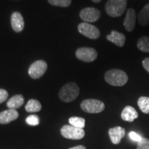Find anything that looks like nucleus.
<instances>
[{
    "label": "nucleus",
    "instance_id": "f257e3e1",
    "mask_svg": "<svg viewBox=\"0 0 149 149\" xmlns=\"http://www.w3.org/2000/svg\"><path fill=\"white\" fill-rule=\"evenodd\" d=\"M104 78L108 84L114 86H122L127 83L128 75L124 71L119 69H111L105 73Z\"/></svg>",
    "mask_w": 149,
    "mask_h": 149
},
{
    "label": "nucleus",
    "instance_id": "f03ea898",
    "mask_svg": "<svg viewBox=\"0 0 149 149\" xmlns=\"http://www.w3.org/2000/svg\"><path fill=\"white\" fill-rule=\"evenodd\" d=\"M127 0H108L105 9L107 13L113 17L122 16L125 12Z\"/></svg>",
    "mask_w": 149,
    "mask_h": 149
},
{
    "label": "nucleus",
    "instance_id": "7ed1b4c3",
    "mask_svg": "<svg viewBox=\"0 0 149 149\" xmlns=\"http://www.w3.org/2000/svg\"><path fill=\"white\" fill-rule=\"evenodd\" d=\"M79 94V88L75 83L64 85L59 92V97L64 102H70L75 100Z\"/></svg>",
    "mask_w": 149,
    "mask_h": 149
},
{
    "label": "nucleus",
    "instance_id": "20e7f679",
    "mask_svg": "<svg viewBox=\"0 0 149 149\" xmlns=\"http://www.w3.org/2000/svg\"><path fill=\"white\" fill-rule=\"evenodd\" d=\"M81 109L88 113H101L105 109L104 102L95 99L84 100L81 103Z\"/></svg>",
    "mask_w": 149,
    "mask_h": 149
},
{
    "label": "nucleus",
    "instance_id": "39448f33",
    "mask_svg": "<svg viewBox=\"0 0 149 149\" xmlns=\"http://www.w3.org/2000/svg\"><path fill=\"white\" fill-rule=\"evenodd\" d=\"M60 131L63 137L70 139H81L85 135V131L83 128L74 127L72 125L63 126Z\"/></svg>",
    "mask_w": 149,
    "mask_h": 149
},
{
    "label": "nucleus",
    "instance_id": "423d86ee",
    "mask_svg": "<svg viewBox=\"0 0 149 149\" xmlns=\"http://www.w3.org/2000/svg\"><path fill=\"white\" fill-rule=\"evenodd\" d=\"M78 31L85 37L93 39V40L97 39L100 35V31L97 28L87 22L79 24L78 26Z\"/></svg>",
    "mask_w": 149,
    "mask_h": 149
},
{
    "label": "nucleus",
    "instance_id": "0eeeda50",
    "mask_svg": "<svg viewBox=\"0 0 149 149\" xmlns=\"http://www.w3.org/2000/svg\"><path fill=\"white\" fill-rule=\"evenodd\" d=\"M47 70V64L43 60H37L29 67V74L33 79H38L45 73Z\"/></svg>",
    "mask_w": 149,
    "mask_h": 149
},
{
    "label": "nucleus",
    "instance_id": "6e6552de",
    "mask_svg": "<svg viewBox=\"0 0 149 149\" xmlns=\"http://www.w3.org/2000/svg\"><path fill=\"white\" fill-rule=\"evenodd\" d=\"M76 56L79 60L85 62H91L97 57V52L94 48L82 47L78 48L76 51Z\"/></svg>",
    "mask_w": 149,
    "mask_h": 149
},
{
    "label": "nucleus",
    "instance_id": "1a4fd4ad",
    "mask_svg": "<svg viewBox=\"0 0 149 149\" xmlns=\"http://www.w3.org/2000/svg\"><path fill=\"white\" fill-rule=\"evenodd\" d=\"M101 13L100 11L95 8L88 7L82 9L80 12L79 16L86 22H95L100 19Z\"/></svg>",
    "mask_w": 149,
    "mask_h": 149
},
{
    "label": "nucleus",
    "instance_id": "9d476101",
    "mask_svg": "<svg viewBox=\"0 0 149 149\" xmlns=\"http://www.w3.org/2000/svg\"><path fill=\"white\" fill-rule=\"evenodd\" d=\"M136 19L137 15L135 10L133 8L128 9L124 21V26L128 32H131L135 29Z\"/></svg>",
    "mask_w": 149,
    "mask_h": 149
},
{
    "label": "nucleus",
    "instance_id": "9b49d317",
    "mask_svg": "<svg viewBox=\"0 0 149 149\" xmlns=\"http://www.w3.org/2000/svg\"><path fill=\"white\" fill-rule=\"evenodd\" d=\"M125 129L121 126H115L110 128L109 134L112 143L114 144H118L123 137L125 136Z\"/></svg>",
    "mask_w": 149,
    "mask_h": 149
},
{
    "label": "nucleus",
    "instance_id": "f8f14e48",
    "mask_svg": "<svg viewBox=\"0 0 149 149\" xmlns=\"http://www.w3.org/2000/svg\"><path fill=\"white\" fill-rule=\"evenodd\" d=\"M19 117L18 112L15 109H8V110L0 113V124H8L17 120Z\"/></svg>",
    "mask_w": 149,
    "mask_h": 149
},
{
    "label": "nucleus",
    "instance_id": "ddd939ff",
    "mask_svg": "<svg viewBox=\"0 0 149 149\" xmlns=\"http://www.w3.org/2000/svg\"><path fill=\"white\" fill-rule=\"evenodd\" d=\"M11 26L13 29L17 33H19L23 31L24 28V18L21 13L15 12L11 15Z\"/></svg>",
    "mask_w": 149,
    "mask_h": 149
},
{
    "label": "nucleus",
    "instance_id": "4468645a",
    "mask_svg": "<svg viewBox=\"0 0 149 149\" xmlns=\"http://www.w3.org/2000/svg\"><path fill=\"white\" fill-rule=\"evenodd\" d=\"M107 39L109 42L113 43L115 45L120 46V47L124 46L126 41L125 35L116 31H112L111 34L107 35Z\"/></svg>",
    "mask_w": 149,
    "mask_h": 149
},
{
    "label": "nucleus",
    "instance_id": "2eb2a0df",
    "mask_svg": "<svg viewBox=\"0 0 149 149\" xmlns=\"http://www.w3.org/2000/svg\"><path fill=\"white\" fill-rule=\"evenodd\" d=\"M121 117L124 121L132 122L138 117V113L133 107L127 106L122 111Z\"/></svg>",
    "mask_w": 149,
    "mask_h": 149
},
{
    "label": "nucleus",
    "instance_id": "dca6fc26",
    "mask_svg": "<svg viewBox=\"0 0 149 149\" xmlns=\"http://www.w3.org/2000/svg\"><path fill=\"white\" fill-rule=\"evenodd\" d=\"M24 103V98L22 95H16L13 96L7 102V107L8 109H16L22 107Z\"/></svg>",
    "mask_w": 149,
    "mask_h": 149
},
{
    "label": "nucleus",
    "instance_id": "f3484780",
    "mask_svg": "<svg viewBox=\"0 0 149 149\" xmlns=\"http://www.w3.org/2000/svg\"><path fill=\"white\" fill-rule=\"evenodd\" d=\"M138 22L143 26L149 25V3L145 5L138 15Z\"/></svg>",
    "mask_w": 149,
    "mask_h": 149
},
{
    "label": "nucleus",
    "instance_id": "a211bd4d",
    "mask_svg": "<svg viewBox=\"0 0 149 149\" xmlns=\"http://www.w3.org/2000/svg\"><path fill=\"white\" fill-rule=\"evenodd\" d=\"M26 111L29 113H37L41 111L42 109V105H41L40 102L38 100H30L26 105Z\"/></svg>",
    "mask_w": 149,
    "mask_h": 149
},
{
    "label": "nucleus",
    "instance_id": "6ab92c4d",
    "mask_svg": "<svg viewBox=\"0 0 149 149\" xmlns=\"http://www.w3.org/2000/svg\"><path fill=\"white\" fill-rule=\"evenodd\" d=\"M137 46L139 51L149 53V37L143 36L140 37L137 41Z\"/></svg>",
    "mask_w": 149,
    "mask_h": 149
},
{
    "label": "nucleus",
    "instance_id": "aec40b11",
    "mask_svg": "<svg viewBox=\"0 0 149 149\" xmlns=\"http://www.w3.org/2000/svg\"><path fill=\"white\" fill-rule=\"evenodd\" d=\"M137 105L142 113L145 114L149 113V97H140L137 101Z\"/></svg>",
    "mask_w": 149,
    "mask_h": 149
},
{
    "label": "nucleus",
    "instance_id": "412c9836",
    "mask_svg": "<svg viewBox=\"0 0 149 149\" xmlns=\"http://www.w3.org/2000/svg\"><path fill=\"white\" fill-rule=\"evenodd\" d=\"M70 123V125H72L74 127L84 128L85 126L86 121L82 117H72L68 120Z\"/></svg>",
    "mask_w": 149,
    "mask_h": 149
},
{
    "label": "nucleus",
    "instance_id": "4be33fe9",
    "mask_svg": "<svg viewBox=\"0 0 149 149\" xmlns=\"http://www.w3.org/2000/svg\"><path fill=\"white\" fill-rule=\"evenodd\" d=\"M48 1L51 5L61 7H67L71 3V0H48Z\"/></svg>",
    "mask_w": 149,
    "mask_h": 149
},
{
    "label": "nucleus",
    "instance_id": "5701e85b",
    "mask_svg": "<svg viewBox=\"0 0 149 149\" xmlns=\"http://www.w3.org/2000/svg\"><path fill=\"white\" fill-rule=\"evenodd\" d=\"M26 122L30 126H37L40 124V119L36 115H31L26 119Z\"/></svg>",
    "mask_w": 149,
    "mask_h": 149
},
{
    "label": "nucleus",
    "instance_id": "b1692460",
    "mask_svg": "<svg viewBox=\"0 0 149 149\" xmlns=\"http://www.w3.org/2000/svg\"><path fill=\"white\" fill-rule=\"evenodd\" d=\"M137 149H149V139L143 137L137 143Z\"/></svg>",
    "mask_w": 149,
    "mask_h": 149
},
{
    "label": "nucleus",
    "instance_id": "393cba45",
    "mask_svg": "<svg viewBox=\"0 0 149 149\" xmlns=\"http://www.w3.org/2000/svg\"><path fill=\"white\" fill-rule=\"evenodd\" d=\"M128 136H129L130 139H132V140L134 141H137V142L141 141V139L143 138V137H141L138 133H135V132L134 131L130 132L129 134H128Z\"/></svg>",
    "mask_w": 149,
    "mask_h": 149
},
{
    "label": "nucleus",
    "instance_id": "a878e982",
    "mask_svg": "<svg viewBox=\"0 0 149 149\" xmlns=\"http://www.w3.org/2000/svg\"><path fill=\"white\" fill-rule=\"evenodd\" d=\"M8 97V93L4 89L0 88V104L3 103L7 100Z\"/></svg>",
    "mask_w": 149,
    "mask_h": 149
},
{
    "label": "nucleus",
    "instance_id": "bb28decb",
    "mask_svg": "<svg viewBox=\"0 0 149 149\" xmlns=\"http://www.w3.org/2000/svg\"><path fill=\"white\" fill-rule=\"evenodd\" d=\"M142 66L144 68V69L149 73V57H146L142 61Z\"/></svg>",
    "mask_w": 149,
    "mask_h": 149
},
{
    "label": "nucleus",
    "instance_id": "cd10ccee",
    "mask_svg": "<svg viewBox=\"0 0 149 149\" xmlns=\"http://www.w3.org/2000/svg\"><path fill=\"white\" fill-rule=\"evenodd\" d=\"M68 149H86V148L85 146H82V145H79V146L72 147V148H70Z\"/></svg>",
    "mask_w": 149,
    "mask_h": 149
},
{
    "label": "nucleus",
    "instance_id": "c85d7f7f",
    "mask_svg": "<svg viewBox=\"0 0 149 149\" xmlns=\"http://www.w3.org/2000/svg\"><path fill=\"white\" fill-rule=\"evenodd\" d=\"M92 1H93V2H95V3H99V2H100V1H101L102 0H92Z\"/></svg>",
    "mask_w": 149,
    "mask_h": 149
}]
</instances>
